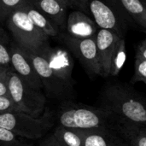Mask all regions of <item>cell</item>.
<instances>
[{
    "label": "cell",
    "instance_id": "22",
    "mask_svg": "<svg viewBox=\"0 0 146 146\" xmlns=\"http://www.w3.org/2000/svg\"><path fill=\"white\" fill-rule=\"evenodd\" d=\"M28 0H0V20L4 22L15 9L24 6Z\"/></svg>",
    "mask_w": 146,
    "mask_h": 146
},
{
    "label": "cell",
    "instance_id": "12",
    "mask_svg": "<svg viewBox=\"0 0 146 146\" xmlns=\"http://www.w3.org/2000/svg\"><path fill=\"white\" fill-rule=\"evenodd\" d=\"M67 33L77 38L96 37L99 30L97 23L85 12L80 10L72 11L67 21Z\"/></svg>",
    "mask_w": 146,
    "mask_h": 146
},
{
    "label": "cell",
    "instance_id": "9",
    "mask_svg": "<svg viewBox=\"0 0 146 146\" xmlns=\"http://www.w3.org/2000/svg\"><path fill=\"white\" fill-rule=\"evenodd\" d=\"M48 62L56 75L71 90H74V81L72 77L74 61L68 51L59 47H51L50 44L38 51Z\"/></svg>",
    "mask_w": 146,
    "mask_h": 146
},
{
    "label": "cell",
    "instance_id": "26",
    "mask_svg": "<svg viewBox=\"0 0 146 146\" xmlns=\"http://www.w3.org/2000/svg\"><path fill=\"white\" fill-rule=\"evenodd\" d=\"M11 70L0 68V97L10 96L9 87V72Z\"/></svg>",
    "mask_w": 146,
    "mask_h": 146
},
{
    "label": "cell",
    "instance_id": "7",
    "mask_svg": "<svg viewBox=\"0 0 146 146\" xmlns=\"http://www.w3.org/2000/svg\"><path fill=\"white\" fill-rule=\"evenodd\" d=\"M97 37V36H96ZM96 37L77 38L68 33L60 34V38L68 50L75 56L89 77L102 76V68L98 51Z\"/></svg>",
    "mask_w": 146,
    "mask_h": 146
},
{
    "label": "cell",
    "instance_id": "5",
    "mask_svg": "<svg viewBox=\"0 0 146 146\" xmlns=\"http://www.w3.org/2000/svg\"><path fill=\"white\" fill-rule=\"evenodd\" d=\"M88 8L99 28L110 30L123 38L130 17L118 0H88Z\"/></svg>",
    "mask_w": 146,
    "mask_h": 146
},
{
    "label": "cell",
    "instance_id": "8",
    "mask_svg": "<svg viewBox=\"0 0 146 146\" xmlns=\"http://www.w3.org/2000/svg\"><path fill=\"white\" fill-rule=\"evenodd\" d=\"M27 51V50H26ZM38 76L41 79L45 95L48 98L67 101L74 90L67 86L54 73L47 60L38 52L27 51Z\"/></svg>",
    "mask_w": 146,
    "mask_h": 146
},
{
    "label": "cell",
    "instance_id": "6",
    "mask_svg": "<svg viewBox=\"0 0 146 146\" xmlns=\"http://www.w3.org/2000/svg\"><path fill=\"white\" fill-rule=\"evenodd\" d=\"M9 87L11 98L21 112L36 118L43 115L46 109L47 97L42 90H37L28 85L14 70L9 72Z\"/></svg>",
    "mask_w": 146,
    "mask_h": 146
},
{
    "label": "cell",
    "instance_id": "18",
    "mask_svg": "<svg viewBox=\"0 0 146 146\" xmlns=\"http://www.w3.org/2000/svg\"><path fill=\"white\" fill-rule=\"evenodd\" d=\"M129 146H146V125L117 127Z\"/></svg>",
    "mask_w": 146,
    "mask_h": 146
},
{
    "label": "cell",
    "instance_id": "25",
    "mask_svg": "<svg viewBox=\"0 0 146 146\" xmlns=\"http://www.w3.org/2000/svg\"><path fill=\"white\" fill-rule=\"evenodd\" d=\"M68 9H75L77 10L89 13L88 0H56Z\"/></svg>",
    "mask_w": 146,
    "mask_h": 146
},
{
    "label": "cell",
    "instance_id": "15",
    "mask_svg": "<svg viewBox=\"0 0 146 146\" xmlns=\"http://www.w3.org/2000/svg\"><path fill=\"white\" fill-rule=\"evenodd\" d=\"M81 132L85 146H129L125 139L118 137L110 128L81 130Z\"/></svg>",
    "mask_w": 146,
    "mask_h": 146
},
{
    "label": "cell",
    "instance_id": "17",
    "mask_svg": "<svg viewBox=\"0 0 146 146\" xmlns=\"http://www.w3.org/2000/svg\"><path fill=\"white\" fill-rule=\"evenodd\" d=\"M125 12L146 32V3L143 0H118Z\"/></svg>",
    "mask_w": 146,
    "mask_h": 146
},
{
    "label": "cell",
    "instance_id": "2",
    "mask_svg": "<svg viewBox=\"0 0 146 146\" xmlns=\"http://www.w3.org/2000/svg\"><path fill=\"white\" fill-rule=\"evenodd\" d=\"M57 119L60 126L77 129L92 130L110 128V115L102 107H93L71 101H64L59 107Z\"/></svg>",
    "mask_w": 146,
    "mask_h": 146
},
{
    "label": "cell",
    "instance_id": "20",
    "mask_svg": "<svg viewBox=\"0 0 146 146\" xmlns=\"http://www.w3.org/2000/svg\"><path fill=\"white\" fill-rule=\"evenodd\" d=\"M9 38L3 28H1L0 33V68L13 70L11 63Z\"/></svg>",
    "mask_w": 146,
    "mask_h": 146
},
{
    "label": "cell",
    "instance_id": "29",
    "mask_svg": "<svg viewBox=\"0 0 146 146\" xmlns=\"http://www.w3.org/2000/svg\"></svg>",
    "mask_w": 146,
    "mask_h": 146
},
{
    "label": "cell",
    "instance_id": "11",
    "mask_svg": "<svg viewBox=\"0 0 146 146\" xmlns=\"http://www.w3.org/2000/svg\"><path fill=\"white\" fill-rule=\"evenodd\" d=\"M121 38V36L110 30L99 28L98 32L96 41L102 68V77L110 76L111 59Z\"/></svg>",
    "mask_w": 146,
    "mask_h": 146
},
{
    "label": "cell",
    "instance_id": "21",
    "mask_svg": "<svg viewBox=\"0 0 146 146\" xmlns=\"http://www.w3.org/2000/svg\"><path fill=\"white\" fill-rule=\"evenodd\" d=\"M16 135L12 131L0 127V146H32L33 143Z\"/></svg>",
    "mask_w": 146,
    "mask_h": 146
},
{
    "label": "cell",
    "instance_id": "1",
    "mask_svg": "<svg viewBox=\"0 0 146 146\" xmlns=\"http://www.w3.org/2000/svg\"><path fill=\"white\" fill-rule=\"evenodd\" d=\"M101 105L111 116L116 128L146 125V99L122 84L107 86L100 98Z\"/></svg>",
    "mask_w": 146,
    "mask_h": 146
},
{
    "label": "cell",
    "instance_id": "10",
    "mask_svg": "<svg viewBox=\"0 0 146 146\" xmlns=\"http://www.w3.org/2000/svg\"><path fill=\"white\" fill-rule=\"evenodd\" d=\"M11 63L13 70L28 85L37 90H42L43 84L27 52L16 42L10 44Z\"/></svg>",
    "mask_w": 146,
    "mask_h": 146
},
{
    "label": "cell",
    "instance_id": "23",
    "mask_svg": "<svg viewBox=\"0 0 146 146\" xmlns=\"http://www.w3.org/2000/svg\"><path fill=\"white\" fill-rule=\"evenodd\" d=\"M142 81L146 85V60L141 56L136 54L134 63V74L131 83L134 84Z\"/></svg>",
    "mask_w": 146,
    "mask_h": 146
},
{
    "label": "cell",
    "instance_id": "4",
    "mask_svg": "<svg viewBox=\"0 0 146 146\" xmlns=\"http://www.w3.org/2000/svg\"><path fill=\"white\" fill-rule=\"evenodd\" d=\"M14 41L27 51L38 52L49 44V38L38 29L23 7L14 10L5 21Z\"/></svg>",
    "mask_w": 146,
    "mask_h": 146
},
{
    "label": "cell",
    "instance_id": "24",
    "mask_svg": "<svg viewBox=\"0 0 146 146\" xmlns=\"http://www.w3.org/2000/svg\"><path fill=\"white\" fill-rule=\"evenodd\" d=\"M19 112H21V110L11 96L0 97V114Z\"/></svg>",
    "mask_w": 146,
    "mask_h": 146
},
{
    "label": "cell",
    "instance_id": "3",
    "mask_svg": "<svg viewBox=\"0 0 146 146\" xmlns=\"http://www.w3.org/2000/svg\"><path fill=\"white\" fill-rule=\"evenodd\" d=\"M55 123L54 112L46 108L43 115L36 118L27 113L0 114V127L29 140L44 137Z\"/></svg>",
    "mask_w": 146,
    "mask_h": 146
},
{
    "label": "cell",
    "instance_id": "16",
    "mask_svg": "<svg viewBox=\"0 0 146 146\" xmlns=\"http://www.w3.org/2000/svg\"><path fill=\"white\" fill-rule=\"evenodd\" d=\"M28 16L31 18L35 26L40 29L44 34L48 37H57L60 35L59 28L49 20V18L44 15L42 12H40L38 9H36L33 5L29 3H27L24 6H22Z\"/></svg>",
    "mask_w": 146,
    "mask_h": 146
},
{
    "label": "cell",
    "instance_id": "28",
    "mask_svg": "<svg viewBox=\"0 0 146 146\" xmlns=\"http://www.w3.org/2000/svg\"><path fill=\"white\" fill-rule=\"evenodd\" d=\"M143 1H144V2H145V3H146V0H143Z\"/></svg>",
    "mask_w": 146,
    "mask_h": 146
},
{
    "label": "cell",
    "instance_id": "19",
    "mask_svg": "<svg viewBox=\"0 0 146 146\" xmlns=\"http://www.w3.org/2000/svg\"><path fill=\"white\" fill-rule=\"evenodd\" d=\"M127 58L126 43L124 38H121L115 50L110 64V76H117L123 68Z\"/></svg>",
    "mask_w": 146,
    "mask_h": 146
},
{
    "label": "cell",
    "instance_id": "13",
    "mask_svg": "<svg viewBox=\"0 0 146 146\" xmlns=\"http://www.w3.org/2000/svg\"><path fill=\"white\" fill-rule=\"evenodd\" d=\"M39 145L85 146V142L81 130L68 128L58 125L52 133L40 141Z\"/></svg>",
    "mask_w": 146,
    "mask_h": 146
},
{
    "label": "cell",
    "instance_id": "14",
    "mask_svg": "<svg viewBox=\"0 0 146 146\" xmlns=\"http://www.w3.org/2000/svg\"><path fill=\"white\" fill-rule=\"evenodd\" d=\"M27 3H31L58 28L66 29L68 21V8L56 0H28Z\"/></svg>",
    "mask_w": 146,
    "mask_h": 146
},
{
    "label": "cell",
    "instance_id": "27",
    "mask_svg": "<svg viewBox=\"0 0 146 146\" xmlns=\"http://www.w3.org/2000/svg\"><path fill=\"white\" fill-rule=\"evenodd\" d=\"M136 54L141 56L143 58L146 60V38H145L138 46L137 48V52Z\"/></svg>",
    "mask_w": 146,
    "mask_h": 146
}]
</instances>
